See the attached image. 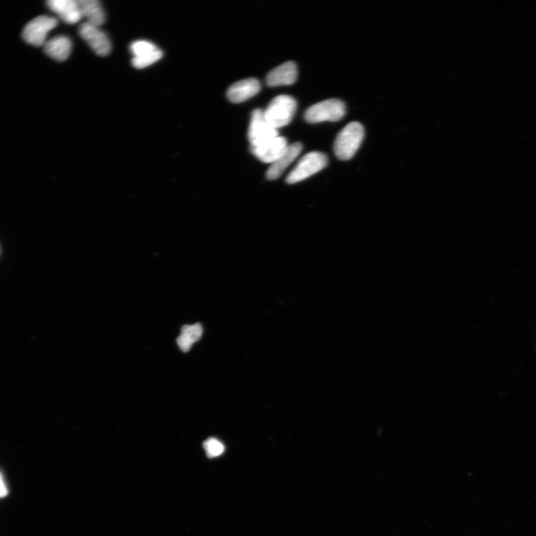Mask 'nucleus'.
I'll use <instances>...</instances> for the list:
<instances>
[{
	"label": "nucleus",
	"mask_w": 536,
	"mask_h": 536,
	"mask_svg": "<svg viewBox=\"0 0 536 536\" xmlns=\"http://www.w3.org/2000/svg\"><path fill=\"white\" fill-rule=\"evenodd\" d=\"M365 137L363 126L353 122L343 127L336 137L334 151L341 161H349L355 154Z\"/></svg>",
	"instance_id": "f257e3e1"
},
{
	"label": "nucleus",
	"mask_w": 536,
	"mask_h": 536,
	"mask_svg": "<svg viewBox=\"0 0 536 536\" xmlns=\"http://www.w3.org/2000/svg\"><path fill=\"white\" fill-rule=\"evenodd\" d=\"M297 109V101L287 95L275 97L264 111L268 122L275 129L287 125L292 122Z\"/></svg>",
	"instance_id": "f03ea898"
},
{
	"label": "nucleus",
	"mask_w": 536,
	"mask_h": 536,
	"mask_svg": "<svg viewBox=\"0 0 536 536\" xmlns=\"http://www.w3.org/2000/svg\"><path fill=\"white\" fill-rule=\"evenodd\" d=\"M346 106L339 99H328L318 103L306 111L305 119L309 123L338 122L343 118Z\"/></svg>",
	"instance_id": "7ed1b4c3"
},
{
	"label": "nucleus",
	"mask_w": 536,
	"mask_h": 536,
	"mask_svg": "<svg viewBox=\"0 0 536 536\" xmlns=\"http://www.w3.org/2000/svg\"><path fill=\"white\" fill-rule=\"evenodd\" d=\"M328 164L326 155L313 152L302 156L295 169L289 173L286 182L295 184L306 180L324 169Z\"/></svg>",
	"instance_id": "20e7f679"
},
{
	"label": "nucleus",
	"mask_w": 536,
	"mask_h": 536,
	"mask_svg": "<svg viewBox=\"0 0 536 536\" xmlns=\"http://www.w3.org/2000/svg\"><path fill=\"white\" fill-rule=\"evenodd\" d=\"M57 25V21L49 16H39L28 23L23 31V38L28 45L45 46L47 37Z\"/></svg>",
	"instance_id": "39448f33"
},
{
	"label": "nucleus",
	"mask_w": 536,
	"mask_h": 536,
	"mask_svg": "<svg viewBox=\"0 0 536 536\" xmlns=\"http://www.w3.org/2000/svg\"><path fill=\"white\" fill-rule=\"evenodd\" d=\"M278 137L277 129L272 127L265 118L264 111L256 109L252 112L251 121L249 130V139L251 147Z\"/></svg>",
	"instance_id": "423d86ee"
},
{
	"label": "nucleus",
	"mask_w": 536,
	"mask_h": 536,
	"mask_svg": "<svg viewBox=\"0 0 536 536\" xmlns=\"http://www.w3.org/2000/svg\"><path fill=\"white\" fill-rule=\"evenodd\" d=\"M134 57L132 64L137 69L147 68L163 57V52L154 43L147 40H137L130 46Z\"/></svg>",
	"instance_id": "0eeeda50"
},
{
	"label": "nucleus",
	"mask_w": 536,
	"mask_h": 536,
	"mask_svg": "<svg viewBox=\"0 0 536 536\" xmlns=\"http://www.w3.org/2000/svg\"><path fill=\"white\" fill-rule=\"evenodd\" d=\"M79 35L98 55L107 56L110 53V40L100 27L86 22L80 26Z\"/></svg>",
	"instance_id": "6e6552de"
},
{
	"label": "nucleus",
	"mask_w": 536,
	"mask_h": 536,
	"mask_svg": "<svg viewBox=\"0 0 536 536\" xmlns=\"http://www.w3.org/2000/svg\"><path fill=\"white\" fill-rule=\"evenodd\" d=\"M287 146L286 139L278 136L258 147H251V149L259 161L272 164L284 153Z\"/></svg>",
	"instance_id": "1a4fd4ad"
},
{
	"label": "nucleus",
	"mask_w": 536,
	"mask_h": 536,
	"mask_svg": "<svg viewBox=\"0 0 536 536\" xmlns=\"http://www.w3.org/2000/svg\"><path fill=\"white\" fill-rule=\"evenodd\" d=\"M261 89L259 81L253 78L241 80L232 84L227 91V98L233 103H241L256 96Z\"/></svg>",
	"instance_id": "9d476101"
},
{
	"label": "nucleus",
	"mask_w": 536,
	"mask_h": 536,
	"mask_svg": "<svg viewBox=\"0 0 536 536\" xmlns=\"http://www.w3.org/2000/svg\"><path fill=\"white\" fill-rule=\"evenodd\" d=\"M302 150L300 142H295L287 146L284 153L273 162L266 173V177L270 181L278 179L285 169L291 165L300 155Z\"/></svg>",
	"instance_id": "9b49d317"
},
{
	"label": "nucleus",
	"mask_w": 536,
	"mask_h": 536,
	"mask_svg": "<svg viewBox=\"0 0 536 536\" xmlns=\"http://www.w3.org/2000/svg\"><path fill=\"white\" fill-rule=\"evenodd\" d=\"M47 6L68 24H76L82 18L78 0H50Z\"/></svg>",
	"instance_id": "f8f14e48"
},
{
	"label": "nucleus",
	"mask_w": 536,
	"mask_h": 536,
	"mask_svg": "<svg viewBox=\"0 0 536 536\" xmlns=\"http://www.w3.org/2000/svg\"><path fill=\"white\" fill-rule=\"evenodd\" d=\"M297 67L294 62H287L272 69L266 78V84L270 88L283 85H291L297 79Z\"/></svg>",
	"instance_id": "ddd939ff"
},
{
	"label": "nucleus",
	"mask_w": 536,
	"mask_h": 536,
	"mask_svg": "<svg viewBox=\"0 0 536 536\" xmlns=\"http://www.w3.org/2000/svg\"><path fill=\"white\" fill-rule=\"evenodd\" d=\"M45 51L52 59L57 62L66 61L72 50L71 40L67 36H57L47 40Z\"/></svg>",
	"instance_id": "4468645a"
},
{
	"label": "nucleus",
	"mask_w": 536,
	"mask_h": 536,
	"mask_svg": "<svg viewBox=\"0 0 536 536\" xmlns=\"http://www.w3.org/2000/svg\"><path fill=\"white\" fill-rule=\"evenodd\" d=\"M82 18L86 23L100 27L106 22V13L103 6L98 0H79Z\"/></svg>",
	"instance_id": "2eb2a0df"
},
{
	"label": "nucleus",
	"mask_w": 536,
	"mask_h": 536,
	"mask_svg": "<svg viewBox=\"0 0 536 536\" xmlns=\"http://www.w3.org/2000/svg\"><path fill=\"white\" fill-rule=\"evenodd\" d=\"M203 335V327L200 324L183 326L181 336L177 339L180 349L187 353L191 350L194 343L198 341Z\"/></svg>",
	"instance_id": "dca6fc26"
},
{
	"label": "nucleus",
	"mask_w": 536,
	"mask_h": 536,
	"mask_svg": "<svg viewBox=\"0 0 536 536\" xmlns=\"http://www.w3.org/2000/svg\"><path fill=\"white\" fill-rule=\"evenodd\" d=\"M204 447L207 457L210 458L219 457L225 450L223 443L215 438L207 440L204 443Z\"/></svg>",
	"instance_id": "f3484780"
},
{
	"label": "nucleus",
	"mask_w": 536,
	"mask_h": 536,
	"mask_svg": "<svg viewBox=\"0 0 536 536\" xmlns=\"http://www.w3.org/2000/svg\"><path fill=\"white\" fill-rule=\"evenodd\" d=\"M8 495V489L4 482V477L0 473V498H4Z\"/></svg>",
	"instance_id": "a211bd4d"
}]
</instances>
